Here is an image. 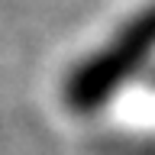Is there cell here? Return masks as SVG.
I'll list each match as a JSON object with an SVG mask.
<instances>
[{
	"mask_svg": "<svg viewBox=\"0 0 155 155\" xmlns=\"http://www.w3.org/2000/svg\"><path fill=\"white\" fill-rule=\"evenodd\" d=\"M155 52V3L136 13L100 52L87 58L84 65H78L68 78L65 100L78 113H91L97 107H104L107 97H113L123 81L145 65V58Z\"/></svg>",
	"mask_w": 155,
	"mask_h": 155,
	"instance_id": "6da1fadb",
	"label": "cell"
}]
</instances>
